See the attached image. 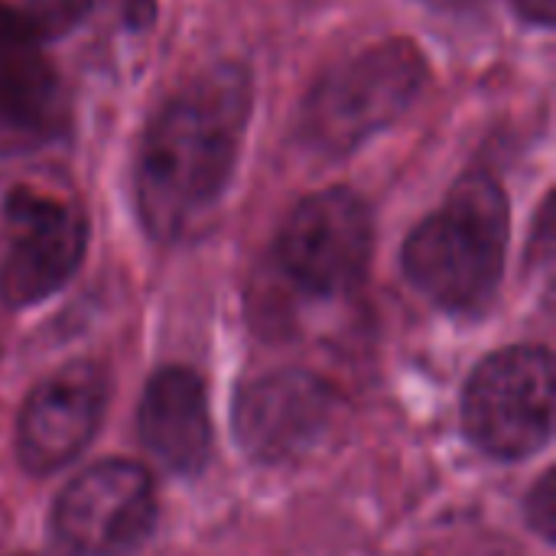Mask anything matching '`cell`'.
Here are the masks:
<instances>
[{
	"instance_id": "obj_9",
	"label": "cell",
	"mask_w": 556,
	"mask_h": 556,
	"mask_svg": "<svg viewBox=\"0 0 556 556\" xmlns=\"http://www.w3.org/2000/svg\"><path fill=\"white\" fill-rule=\"evenodd\" d=\"M108 404V378L91 362L65 365L49 375L23 404L16 427L20 463L46 476L72 463L94 437Z\"/></svg>"
},
{
	"instance_id": "obj_12",
	"label": "cell",
	"mask_w": 556,
	"mask_h": 556,
	"mask_svg": "<svg viewBox=\"0 0 556 556\" xmlns=\"http://www.w3.org/2000/svg\"><path fill=\"white\" fill-rule=\"evenodd\" d=\"M94 0H20L16 13L39 39H55L72 33L91 10Z\"/></svg>"
},
{
	"instance_id": "obj_5",
	"label": "cell",
	"mask_w": 556,
	"mask_h": 556,
	"mask_svg": "<svg viewBox=\"0 0 556 556\" xmlns=\"http://www.w3.org/2000/svg\"><path fill=\"white\" fill-rule=\"evenodd\" d=\"M371 251V212L365 199L345 186H329L300 199L277 235L280 267L313 296L352 293L368 277Z\"/></svg>"
},
{
	"instance_id": "obj_8",
	"label": "cell",
	"mask_w": 556,
	"mask_h": 556,
	"mask_svg": "<svg viewBox=\"0 0 556 556\" xmlns=\"http://www.w3.org/2000/svg\"><path fill=\"white\" fill-rule=\"evenodd\" d=\"M339 394L306 371L264 375L241 388L235 433L261 463H290L323 446L339 417Z\"/></svg>"
},
{
	"instance_id": "obj_15",
	"label": "cell",
	"mask_w": 556,
	"mask_h": 556,
	"mask_svg": "<svg viewBox=\"0 0 556 556\" xmlns=\"http://www.w3.org/2000/svg\"><path fill=\"white\" fill-rule=\"evenodd\" d=\"M453 3H472V0H453Z\"/></svg>"
},
{
	"instance_id": "obj_4",
	"label": "cell",
	"mask_w": 556,
	"mask_h": 556,
	"mask_svg": "<svg viewBox=\"0 0 556 556\" xmlns=\"http://www.w3.org/2000/svg\"><path fill=\"white\" fill-rule=\"evenodd\" d=\"M469 440L495 459L538 453L554 430V358L541 345L489 355L463 394Z\"/></svg>"
},
{
	"instance_id": "obj_10",
	"label": "cell",
	"mask_w": 556,
	"mask_h": 556,
	"mask_svg": "<svg viewBox=\"0 0 556 556\" xmlns=\"http://www.w3.org/2000/svg\"><path fill=\"white\" fill-rule=\"evenodd\" d=\"M68 101L42 39L26 26L13 3L0 0V134L20 143L62 137Z\"/></svg>"
},
{
	"instance_id": "obj_1",
	"label": "cell",
	"mask_w": 556,
	"mask_h": 556,
	"mask_svg": "<svg viewBox=\"0 0 556 556\" xmlns=\"http://www.w3.org/2000/svg\"><path fill=\"white\" fill-rule=\"evenodd\" d=\"M254 104L251 72L215 62L179 85L150 117L134 169L137 212L156 241L192 235L222 202Z\"/></svg>"
},
{
	"instance_id": "obj_14",
	"label": "cell",
	"mask_w": 556,
	"mask_h": 556,
	"mask_svg": "<svg viewBox=\"0 0 556 556\" xmlns=\"http://www.w3.org/2000/svg\"><path fill=\"white\" fill-rule=\"evenodd\" d=\"M518 16L531 26H541V29H551L556 20V0H511Z\"/></svg>"
},
{
	"instance_id": "obj_3",
	"label": "cell",
	"mask_w": 556,
	"mask_h": 556,
	"mask_svg": "<svg viewBox=\"0 0 556 556\" xmlns=\"http://www.w3.org/2000/svg\"><path fill=\"white\" fill-rule=\"evenodd\" d=\"M427 85V55L414 39L371 42L329 65L303 98L300 137L319 156L355 153L388 130Z\"/></svg>"
},
{
	"instance_id": "obj_2",
	"label": "cell",
	"mask_w": 556,
	"mask_h": 556,
	"mask_svg": "<svg viewBox=\"0 0 556 556\" xmlns=\"http://www.w3.org/2000/svg\"><path fill=\"white\" fill-rule=\"evenodd\" d=\"M508 195L489 173L463 176L446 202L407 238V280L443 309L482 306L505 270Z\"/></svg>"
},
{
	"instance_id": "obj_11",
	"label": "cell",
	"mask_w": 556,
	"mask_h": 556,
	"mask_svg": "<svg viewBox=\"0 0 556 556\" xmlns=\"http://www.w3.org/2000/svg\"><path fill=\"white\" fill-rule=\"evenodd\" d=\"M140 443L173 472H199L212 453V417L202 378L189 368L156 371L137 407Z\"/></svg>"
},
{
	"instance_id": "obj_13",
	"label": "cell",
	"mask_w": 556,
	"mask_h": 556,
	"mask_svg": "<svg viewBox=\"0 0 556 556\" xmlns=\"http://www.w3.org/2000/svg\"><path fill=\"white\" fill-rule=\"evenodd\" d=\"M554 472H547L538 489L528 495V518L531 525L544 534V538H554V525H556V489H554Z\"/></svg>"
},
{
	"instance_id": "obj_7",
	"label": "cell",
	"mask_w": 556,
	"mask_h": 556,
	"mask_svg": "<svg viewBox=\"0 0 556 556\" xmlns=\"http://www.w3.org/2000/svg\"><path fill=\"white\" fill-rule=\"evenodd\" d=\"M156 518L150 476L134 463H98L75 476L55 502V534L75 556H127Z\"/></svg>"
},
{
	"instance_id": "obj_6",
	"label": "cell",
	"mask_w": 556,
	"mask_h": 556,
	"mask_svg": "<svg viewBox=\"0 0 556 556\" xmlns=\"http://www.w3.org/2000/svg\"><path fill=\"white\" fill-rule=\"evenodd\" d=\"M7 254L0 261V296L23 309L52 296L81 264L88 244L85 215L46 192L16 186L3 199Z\"/></svg>"
}]
</instances>
